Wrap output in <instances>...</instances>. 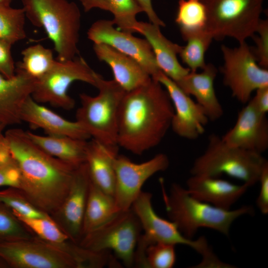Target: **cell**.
I'll use <instances>...</instances> for the list:
<instances>
[{"instance_id": "cell-1", "label": "cell", "mask_w": 268, "mask_h": 268, "mask_svg": "<svg viewBox=\"0 0 268 268\" xmlns=\"http://www.w3.org/2000/svg\"><path fill=\"white\" fill-rule=\"evenodd\" d=\"M4 134L20 171L19 189L34 206L51 216L66 197L76 167L44 151L21 129H8Z\"/></svg>"}, {"instance_id": "cell-2", "label": "cell", "mask_w": 268, "mask_h": 268, "mask_svg": "<svg viewBox=\"0 0 268 268\" xmlns=\"http://www.w3.org/2000/svg\"><path fill=\"white\" fill-rule=\"evenodd\" d=\"M174 114L169 94L151 79L126 91L118 112L117 144L136 155L158 145L171 127Z\"/></svg>"}, {"instance_id": "cell-3", "label": "cell", "mask_w": 268, "mask_h": 268, "mask_svg": "<svg viewBox=\"0 0 268 268\" xmlns=\"http://www.w3.org/2000/svg\"><path fill=\"white\" fill-rule=\"evenodd\" d=\"M166 211L170 220L188 239H193L201 228H207L228 235L233 222L240 216L251 214V206L244 205L234 210H225L198 200L186 188L177 183L166 192L161 182Z\"/></svg>"}, {"instance_id": "cell-4", "label": "cell", "mask_w": 268, "mask_h": 268, "mask_svg": "<svg viewBox=\"0 0 268 268\" xmlns=\"http://www.w3.org/2000/svg\"><path fill=\"white\" fill-rule=\"evenodd\" d=\"M26 17L42 28L52 42L61 62L77 56L81 27L77 5L68 0H21Z\"/></svg>"}, {"instance_id": "cell-5", "label": "cell", "mask_w": 268, "mask_h": 268, "mask_svg": "<svg viewBox=\"0 0 268 268\" xmlns=\"http://www.w3.org/2000/svg\"><path fill=\"white\" fill-rule=\"evenodd\" d=\"M267 163L262 154L229 145L221 137L212 134L208 137L206 149L195 160L190 172L212 177L225 174L250 187L259 182Z\"/></svg>"}, {"instance_id": "cell-6", "label": "cell", "mask_w": 268, "mask_h": 268, "mask_svg": "<svg viewBox=\"0 0 268 268\" xmlns=\"http://www.w3.org/2000/svg\"><path fill=\"white\" fill-rule=\"evenodd\" d=\"M97 95L79 94L80 106L76 121L91 138L108 147H119L117 127L119 109L126 91L114 79L106 80L96 73Z\"/></svg>"}, {"instance_id": "cell-7", "label": "cell", "mask_w": 268, "mask_h": 268, "mask_svg": "<svg viewBox=\"0 0 268 268\" xmlns=\"http://www.w3.org/2000/svg\"><path fill=\"white\" fill-rule=\"evenodd\" d=\"M201 0L206 10V32L213 39L228 37L241 43L256 33L264 0Z\"/></svg>"}, {"instance_id": "cell-8", "label": "cell", "mask_w": 268, "mask_h": 268, "mask_svg": "<svg viewBox=\"0 0 268 268\" xmlns=\"http://www.w3.org/2000/svg\"><path fill=\"white\" fill-rule=\"evenodd\" d=\"M141 231L139 221L131 208L120 211L82 236L78 244L94 252H113L125 266L132 268L134 267V253Z\"/></svg>"}, {"instance_id": "cell-9", "label": "cell", "mask_w": 268, "mask_h": 268, "mask_svg": "<svg viewBox=\"0 0 268 268\" xmlns=\"http://www.w3.org/2000/svg\"><path fill=\"white\" fill-rule=\"evenodd\" d=\"M151 200L152 194L142 191L131 207L137 217L143 231L134 254L137 262L145 261L147 247L155 243L188 246L201 255L208 250L210 247L204 237H201L197 240L188 239L180 232L173 222L157 214L153 208Z\"/></svg>"}, {"instance_id": "cell-10", "label": "cell", "mask_w": 268, "mask_h": 268, "mask_svg": "<svg viewBox=\"0 0 268 268\" xmlns=\"http://www.w3.org/2000/svg\"><path fill=\"white\" fill-rule=\"evenodd\" d=\"M96 73L81 57L65 62L56 60L51 69L36 81L31 97L39 103L70 110L75 105L68 94L71 84L80 81L95 87Z\"/></svg>"}, {"instance_id": "cell-11", "label": "cell", "mask_w": 268, "mask_h": 268, "mask_svg": "<svg viewBox=\"0 0 268 268\" xmlns=\"http://www.w3.org/2000/svg\"><path fill=\"white\" fill-rule=\"evenodd\" d=\"M224 84L240 102L246 104L257 89L268 86V69L260 66L251 47L245 42L237 47H221Z\"/></svg>"}, {"instance_id": "cell-12", "label": "cell", "mask_w": 268, "mask_h": 268, "mask_svg": "<svg viewBox=\"0 0 268 268\" xmlns=\"http://www.w3.org/2000/svg\"><path fill=\"white\" fill-rule=\"evenodd\" d=\"M0 257L9 268H79L67 252L36 237L0 242Z\"/></svg>"}, {"instance_id": "cell-13", "label": "cell", "mask_w": 268, "mask_h": 268, "mask_svg": "<svg viewBox=\"0 0 268 268\" xmlns=\"http://www.w3.org/2000/svg\"><path fill=\"white\" fill-rule=\"evenodd\" d=\"M169 165L168 156L158 153L140 163L118 155L114 161L115 187L114 198L119 211L126 210L142 191L145 182L157 172L166 170Z\"/></svg>"}, {"instance_id": "cell-14", "label": "cell", "mask_w": 268, "mask_h": 268, "mask_svg": "<svg viewBox=\"0 0 268 268\" xmlns=\"http://www.w3.org/2000/svg\"><path fill=\"white\" fill-rule=\"evenodd\" d=\"M87 35L93 44H107L132 58L152 78L161 71L148 41L115 28L112 20L95 21L88 29Z\"/></svg>"}, {"instance_id": "cell-15", "label": "cell", "mask_w": 268, "mask_h": 268, "mask_svg": "<svg viewBox=\"0 0 268 268\" xmlns=\"http://www.w3.org/2000/svg\"><path fill=\"white\" fill-rule=\"evenodd\" d=\"M164 87L171 100L174 114L171 127L179 136L194 140L202 134L209 121L203 108L160 71L154 78Z\"/></svg>"}, {"instance_id": "cell-16", "label": "cell", "mask_w": 268, "mask_h": 268, "mask_svg": "<svg viewBox=\"0 0 268 268\" xmlns=\"http://www.w3.org/2000/svg\"><path fill=\"white\" fill-rule=\"evenodd\" d=\"M90 184L87 166L85 162L75 168L66 197L59 208L50 216L69 240L77 244L82 237Z\"/></svg>"}, {"instance_id": "cell-17", "label": "cell", "mask_w": 268, "mask_h": 268, "mask_svg": "<svg viewBox=\"0 0 268 268\" xmlns=\"http://www.w3.org/2000/svg\"><path fill=\"white\" fill-rule=\"evenodd\" d=\"M250 99L221 138L227 144L262 154L268 148V120Z\"/></svg>"}, {"instance_id": "cell-18", "label": "cell", "mask_w": 268, "mask_h": 268, "mask_svg": "<svg viewBox=\"0 0 268 268\" xmlns=\"http://www.w3.org/2000/svg\"><path fill=\"white\" fill-rule=\"evenodd\" d=\"M21 121L32 129H41L48 135L68 136L82 140L91 138L76 121L67 120L35 101L31 96L24 103L20 113Z\"/></svg>"}, {"instance_id": "cell-19", "label": "cell", "mask_w": 268, "mask_h": 268, "mask_svg": "<svg viewBox=\"0 0 268 268\" xmlns=\"http://www.w3.org/2000/svg\"><path fill=\"white\" fill-rule=\"evenodd\" d=\"M186 185L193 197L225 210L230 209L249 188L245 184H234L218 177L196 175H191Z\"/></svg>"}, {"instance_id": "cell-20", "label": "cell", "mask_w": 268, "mask_h": 268, "mask_svg": "<svg viewBox=\"0 0 268 268\" xmlns=\"http://www.w3.org/2000/svg\"><path fill=\"white\" fill-rule=\"evenodd\" d=\"M160 27L150 22L138 21L136 32L144 36L149 43L161 71L177 83L190 70L182 66L178 61V55L182 46L165 37Z\"/></svg>"}, {"instance_id": "cell-21", "label": "cell", "mask_w": 268, "mask_h": 268, "mask_svg": "<svg viewBox=\"0 0 268 268\" xmlns=\"http://www.w3.org/2000/svg\"><path fill=\"white\" fill-rule=\"evenodd\" d=\"M36 82L17 69L15 75L9 78L0 73V123L6 127L21 122L22 107L31 96Z\"/></svg>"}, {"instance_id": "cell-22", "label": "cell", "mask_w": 268, "mask_h": 268, "mask_svg": "<svg viewBox=\"0 0 268 268\" xmlns=\"http://www.w3.org/2000/svg\"><path fill=\"white\" fill-rule=\"evenodd\" d=\"M93 50L97 59L111 68L114 80L126 91L135 89L151 78L135 60L103 43H94Z\"/></svg>"}, {"instance_id": "cell-23", "label": "cell", "mask_w": 268, "mask_h": 268, "mask_svg": "<svg viewBox=\"0 0 268 268\" xmlns=\"http://www.w3.org/2000/svg\"><path fill=\"white\" fill-rule=\"evenodd\" d=\"M217 73L215 67L208 63L201 72L190 71L179 82H175L185 93L195 97L211 121L218 120L223 115V109L214 86Z\"/></svg>"}, {"instance_id": "cell-24", "label": "cell", "mask_w": 268, "mask_h": 268, "mask_svg": "<svg viewBox=\"0 0 268 268\" xmlns=\"http://www.w3.org/2000/svg\"><path fill=\"white\" fill-rule=\"evenodd\" d=\"M119 147H108L95 140L88 141L85 163L91 182L114 197L115 172L114 161Z\"/></svg>"}, {"instance_id": "cell-25", "label": "cell", "mask_w": 268, "mask_h": 268, "mask_svg": "<svg viewBox=\"0 0 268 268\" xmlns=\"http://www.w3.org/2000/svg\"><path fill=\"white\" fill-rule=\"evenodd\" d=\"M30 139L49 154L74 167L86 161L88 141L68 136L40 135L26 131Z\"/></svg>"}, {"instance_id": "cell-26", "label": "cell", "mask_w": 268, "mask_h": 268, "mask_svg": "<svg viewBox=\"0 0 268 268\" xmlns=\"http://www.w3.org/2000/svg\"><path fill=\"white\" fill-rule=\"evenodd\" d=\"M119 211L114 197L100 189L90 181L82 237L104 224Z\"/></svg>"}, {"instance_id": "cell-27", "label": "cell", "mask_w": 268, "mask_h": 268, "mask_svg": "<svg viewBox=\"0 0 268 268\" xmlns=\"http://www.w3.org/2000/svg\"><path fill=\"white\" fill-rule=\"evenodd\" d=\"M183 39L206 32L207 13L201 0H179L175 18Z\"/></svg>"}, {"instance_id": "cell-28", "label": "cell", "mask_w": 268, "mask_h": 268, "mask_svg": "<svg viewBox=\"0 0 268 268\" xmlns=\"http://www.w3.org/2000/svg\"><path fill=\"white\" fill-rule=\"evenodd\" d=\"M21 55L22 60L16 65V69L36 81L51 69L56 61L52 50L39 44L25 48Z\"/></svg>"}, {"instance_id": "cell-29", "label": "cell", "mask_w": 268, "mask_h": 268, "mask_svg": "<svg viewBox=\"0 0 268 268\" xmlns=\"http://www.w3.org/2000/svg\"><path fill=\"white\" fill-rule=\"evenodd\" d=\"M12 212L35 237L45 242L60 245L70 240L50 215L44 217H30Z\"/></svg>"}, {"instance_id": "cell-30", "label": "cell", "mask_w": 268, "mask_h": 268, "mask_svg": "<svg viewBox=\"0 0 268 268\" xmlns=\"http://www.w3.org/2000/svg\"><path fill=\"white\" fill-rule=\"evenodd\" d=\"M23 8L0 4V38L12 45L26 37Z\"/></svg>"}, {"instance_id": "cell-31", "label": "cell", "mask_w": 268, "mask_h": 268, "mask_svg": "<svg viewBox=\"0 0 268 268\" xmlns=\"http://www.w3.org/2000/svg\"><path fill=\"white\" fill-rule=\"evenodd\" d=\"M212 40L205 32L192 35L185 40L187 44L182 46L179 55L190 71H197L205 66V54Z\"/></svg>"}, {"instance_id": "cell-32", "label": "cell", "mask_w": 268, "mask_h": 268, "mask_svg": "<svg viewBox=\"0 0 268 268\" xmlns=\"http://www.w3.org/2000/svg\"><path fill=\"white\" fill-rule=\"evenodd\" d=\"M113 15L112 21L119 30L133 34L136 33L137 14L143 12L135 0H104Z\"/></svg>"}, {"instance_id": "cell-33", "label": "cell", "mask_w": 268, "mask_h": 268, "mask_svg": "<svg viewBox=\"0 0 268 268\" xmlns=\"http://www.w3.org/2000/svg\"><path fill=\"white\" fill-rule=\"evenodd\" d=\"M35 236L11 210L0 203V242L32 239Z\"/></svg>"}, {"instance_id": "cell-34", "label": "cell", "mask_w": 268, "mask_h": 268, "mask_svg": "<svg viewBox=\"0 0 268 268\" xmlns=\"http://www.w3.org/2000/svg\"><path fill=\"white\" fill-rule=\"evenodd\" d=\"M0 203L25 216L44 217L50 215L34 206L18 188L7 187L0 190Z\"/></svg>"}, {"instance_id": "cell-35", "label": "cell", "mask_w": 268, "mask_h": 268, "mask_svg": "<svg viewBox=\"0 0 268 268\" xmlns=\"http://www.w3.org/2000/svg\"><path fill=\"white\" fill-rule=\"evenodd\" d=\"M175 245L158 242L149 245L145 250L146 268H172L176 263Z\"/></svg>"}, {"instance_id": "cell-36", "label": "cell", "mask_w": 268, "mask_h": 268, "mask_svg": "<svg viewBox=\"0 0 268 268\" xmlns=\"http://www.w3.org/2000/svg\"><path fill=\"white\" fill-rule=\"evenodd\" d=\"M256 33L252 37L255 43V47H251L257 62L261 67L268 69V21L260 20Z\"/></svg>"}, {"instance_id": "cell-37", "label": "cell", "mask_w": 268, "mask_h": 268, "mask_svg": "<svg viewBox=\"0 0 268 268\" xmlns=\"http://www.w3.org/2000/svg\"><path fill=\"white\" fill-rule=\"evenodd\" d=\"M20 186V171L12 156L7 160L0 161V187L19 189Z\"/></svg>"}, {"instance_id": "cell-38", "label": "cell", "mask_w": 268, "mask_h": 268, "mask_svg": "<svg viewBox=\"0 0 268 268\" xmlns=\"http://www.w3.org/2000/svg\"><path fill=\"white\" fill-rule=\"evenodd\" d=\"M12 45L8 41L0 38V73L8 78L15 75L16 70L11 51Z\"/></svg>"}, {"instance_id": "cell-39", "label": "cell", "mask_w": 268, "mask_h": 268, "mask_svg": "<svg viewBox=\"0 0 268 268\" xmlns=\"http://www.w3.org/2000/svg\"><path fill=\"white\" fill-rule=\"evenodd\" d=\"M259 182L260 183L259 195L257 199V207L263 214L268 213V163L264 167Z\"/></svg>"}, {"instance_id": "cell-40", "label": "cell", "mask_w": 268, "mask_h": 268, "mask_svg": "<svg viewBox=\"0 0 268 268\" xmlns=\"http://www.w3.org/2000/svg\"><path fill=\"white\" fill-rule=\"evenodd\" d=\"M145 12L150 22L160 27L165 26V24L157 15L153 8L151 0H135Z\"/></svg>"}, {"instance_id": "cell-41", "label": "cell", "mask_w": 268, "mask_h": 268, "mask_svg": "<svg viewBox=\"0 0 268 268\" xmlns=\"http://www.w3.org/2000/svg\"><path fill=\"white\" fill-rule=\"evenodd\" d=\"M251 99L261 112L267 114L268 111V86L257 89L255 96Z\"/></svg>"}, {"instance_id": "cell-42", "label": "cell", "mask_w": 268, "mask_h": 268, "mask_svg": "<svg viewBox=\"0 0 268 268\" xmlns=\"http://www.w3.org/2000/svg\"><path fill=\"white\" fill-rule=\"evenodd\" d=\"M82 4L85 12H88L94 8H99L110 11V8L104 0H78Z\"/></svg>"}, {"instance_id": "cell-43", "label": "cell", "mask_w": 268, "mask_h": 268, "mask_svg": "<svg viewBox=\"0 0 268 268\" xmlns=\"http://www.w3.org/2000/svg\"><path fill=\"white\" fill-rule=\"evenodd\" d=\"M9 268L6 262L0 257V268Z\"/></svg>"}, {"instance_id": "cell-44", "label": "cell", "mask_w": 268, "mask_h": 268, "mask_svg": "<svg viewBox=\"0 0 268 268\" xmlns=\"http://www.w3.org/2000/svg\"><path fill=\"white\" fill-rule=\"evenodd\" d=\"M13 0H0V4L10 6L11 2Z\"/></svg>"}, {"instance_id": "cell-45", "label": "cell", "mask_w": 268, "mask_h": 268, "mask_svg": "<svg viewBox=\"0 0 268 268\" xmlns=\"http://www.w3.org/2000/svg\"><path fill=\"white\" fill-rule=\"evenodd\" d=\"M5 127L6 126L5 125L0 123V134L2 133V131Z\"/></svg>"}]
</instances>
